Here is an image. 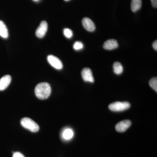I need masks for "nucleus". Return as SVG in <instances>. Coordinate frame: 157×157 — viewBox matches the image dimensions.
<instances>
[{
    "instance_id": "17",
    "label": "nucleus",
    "mask_w": 157,
    "mask_h": 157,
    "mask_svg": "<svg viewBox=\"0 0 157 157\" xmlns=\"http://www.w3.org/2000/svg\"><path fill=\"white\" fill-rule=\"evenodd\" d=\"M73 47L75 50H81L83 48V44L81 42L77 41V42H75V43H74Z\"/></svg>"
},
{
    "instance_id": "6",
    "label": "nucleus",
    "mask_w": 157,
    "mask_h": 157,
    "mask_svg": "<svg viewBox=\"0 0 157 157\" xmlns=\"http://www.w3.org/2000/svg\"><path fill=\"white\" fill-rule=\"evenodd\" d=\"M48 30V24L45 21H43L40 23L36 32V35L39 38H42L45 36Z\"/></svg>"
},
{
    "instance_id": "5",
    "label": "nucleus",
    "mask_w": 157,
    "mask_h": 157,
    "mask_svg": "<svg viewBox=\"0 0 157 157\" xmlns=\"http://www.w3.org/2000/svg\"><path fill=\"white\" fill-rule=\"evenodd\" d=\"M61 137L64 141H67L72 140L74 136L73 130L70 128H65L62 130L61 133Z\"/></svg>"
},
{
    "instance_id": "1",
    "label": "nucleus",
    "mask_w": 157,
    "mask_h": 157,
    "mask_svg": "<svg viewBox=\"0 0 157 157\" xmlns=\"http://www.w3.org/2000/svg\"><path fill=\"white\" fill-rule=\"evenodd\" d=\"M35 95L41 100L47 99L51 93L50 85L47 82H41L37 85L35 88Z\"/></svg>"
},
{
    "instance_id": "22",
    "label": "nucleus",
    "mask_w": 157,
    "mask_h": 157,
    "mask_svg": "<svg viewBox=\"0 0 157 157\" xmlns=\"http://www.w3.org/2000/svg\"><path fill=\"white\" fill-rule=\"evenodd\" d=\"M65 1H67H67H70V0H64Z\"/></svg>"
},
{
    "instance_id": "18",
    "label": "nucleus",
    "mask_w": 157,
    "mask_h": 157,
    "mask_svg": "<svg viewBox=\"0 0 157 157\" xmlns=\"http://www.w3.org/2000/svg\"><path fill=\"white\" fill-rule=\"evenodd\" d=\"M13 157H25L24 155L19 152H15L13 155Z\"/></svg>"
},
{
    "instance_id": "20",
    "label": "nucleus",
    "mask_w": 157,
    "mask_h": 157,
    "mask_svg": "<svg viewBox=\"0 0 157 157\" xmlns=\"http://www.w3.org/2000/svg\"><path fill=\"white\" fill-rule=\"evenodd\" d=\"M153 47L154 48L155 50H157V41L156 40L153 42L152 44Z\"/></svg>"
},
{
    "instance_id": "7",
    "label": "nucleus",
    "mask_w": 157,
    "mask_h": 157,
    "mask_svg": "<svg viewBox=\"0 0 157 157\" xmlns=\"http://www.w3.org/2000/svg\"><path fill=\"white\" fill-rule=\"evenodd\" d=\"M132 122L128 120H125L119 122L115 126L116 130L117 132H124L126 131L131 127Z\"/></svg>"
},
{
    "instance_id": "21",
    "label": "nucleus",
    "mask_w": 157,
    "mask_h": 157,
    "mask_svg": "<svg viewBox=\"0 0 157 157\" xmlns=\"http://www.w3.org/2000/svg\"><path fill=\"white\" fill-rule=\"evenodd\" d=\"M33 1H35V2H38L39 0H33Z\"/></svg>"
},
{
    "instance_id": "2",
    "label": "nucleus",
    "mask_w": 157,
    "mask_h": 157,
    "mask_svg": "<svg viewBox=\"0 0 157 157\" xmlns=\"http://www.w3.org/2000/svg\"><path fill=\"white\" fill-rule=\"evenodd\" d=\"M21 124L23 128L31 132H37L39 131V125L30 118H23L21 121Z\"/></svg>"
},
{
    "instance_id": "10",
    "label": "nucleus",
    "mask_w": 157,
    "mask_h": 157,
    "mask_svg": "<svg viewBox=\"0 0 157 157\" xmlns=\"http://www.w3.org/2000/svg\"><path fill=\"white\" fill-rule=\"evenodd\" d=\"M11 81V77L10 75L3 76L0 79V91L6 90L9 86Z\"/></svg>"
},
{
    "instance_id": "15",
    "label": "nucleus",
    "mask_w": 157,
    "mask_h": 157,
    "mask_svg": "<svg viewBox=\"0 0 157 157\" xmlns=\"http://www.w3.org/2000/svg\"><path fill=\"white\" fill-rule=\"evenodd\" d=\"M149 85L156 92H157V77L152 78L149 81Z\"/></svg>"
},
{
    "instance_id": "12",
    "label": "nucleus",
    "mask_w": 157,
    "mask_h": 157,
    "mask_svg": "<svg viewBox=\"0 0 157 157\" xmlns=\"http://www.w3.org/2000/svg\"><path fill=\"white\" fill-rule=\"evenodd\" d=\"M0 36L4 39L9 37V32L5 23L0 20Z\"/></svg>"
},
{
    "instance_id": "8",
    "label": "nucleus",
    "mask_w": 157,
    "mask_h": 157,
    "mask_svg": "<svg viewBox=\"0 0 157 157\" xmlns=\"http://www.w3.org/2000/svg\"><path fill=\"white\" fill-rule=\"evenodd\" d=\"M82 77L84 81L93 83L94 82L91 70L88 68H84L81 72Z\"/></svg>"
},
{
    "instance_id": "19",
    "label": "nucleus",
    "mask_w": 157,
    "mask_h": 157,
    "mask_svg": "<svg viewBox=\"0 0 157 157\" xmlns=\"http://www.w3.org/2000/svg\"><path fill=\"white\" fill-rule=\"evenodd\" d=\"M151 5L153 7L157 8V0H151Z\"/></svg>"
},
{
    "instance_id": "11",
    "label": "nucleus",
    "mask_w": 157,
    "mask_h": 157,
    "mask_svg": "<svg viewBox=\"0 0 157 157\" xmlns=\"http://www.w3.org/2000/svg\"><path fill=\"white\" fill-rule=\"evenodd\" d=\"M103 47L104 49L107 50H113L118 47V44L117 41L115 39H109L104 42Z\"/></svg>"
},
{
    "instance_id": "3",
    "label": "nucleus",
    "mask_w": 157,
    "mask_h": 157,
    "mask_svg": "<svg viewBox=\"0 0 157 157\" xmlns=\"http://www.w3.org/2000/svg\"><path fill=\"white\" fill-rule=\"evenodd\" d=\"M131 107V104L128 102H114L109 104V109L110 110L114 112H121L128 109Z\"/></svg>"
},
{
    "instance_id": "13",
    "label": "nucleus",
    "mask_w": 157,
    "mask_h": 157,
    "mask_svg": "<svg viewBox=\"0 0 157 157\" xmlns=\"http://www.w3.org/2000/svg\"><path fill=\"white\" fill-rule=\"evenodd\" d=\"M142 0H132L131 9L133 12H135L141 8Z\"/></svg>"
},
{
    "instance_id": "16",
    "label": "nucleus",
    "mask_w": 157,
    "mask_h": 157,
    "mask_svg": "<svg viewBox=\"0 0 157 157\" xmlns=\"http://www.w3.org/2000/svg\"><path fill=\"white\" fill-rule=\"evenodd\" d=\"M63 34L65 36L66 38H68V39L72 38L73 36V31L70 29L68 28L65 29H64Z\"/></svg>"
},
{
    "instance_id": "9",
    "label": "nucleus",
    "mask_w": 157,
    "mask_h": 157,
    "mask_svg": "<svg viewBox=\"0 0 157 157\" xmlns=\"http://www.w3.org/2000/svg\"><path fill=\"white\" fill-rule=\"evenodd\" d=\"M82 25L85 29L89 32H92L96 29L95 24L92 20L88 17H84L82 20Z\"/></svg>"
},
{
    "instance_id": "14",
    "label": "nucleus",
    "mask_w": 157,
    "mask_h": 157,
    "mask_svg": "<svg viewBox=\"0 0 157 157\" xmlns=\"http://www.w3.org/2000/svg\"><path fill=\"white\" fill-rule=\"evenodd\" d=\"M113 71L117 75H120L123 72V67L119 62H115L113 65Z\"/></svg>"
},
{
    "instance_id": "4",
    "label": "nucleus",
    "mask_w": 157,
    "mask_h": 157,
    "mask_svg": "<svg viewBox=\"0 0 157 157\" xmlns=\"http://www.w3.org/2000/svg\"><path fill=\"white\" fill-rule=\"evenodd\" d=\"M47 60L49 64L56 70H61L63 68V64L60 60L53 55H49L47 57Z\"/></svg>"
}]
</instances>
